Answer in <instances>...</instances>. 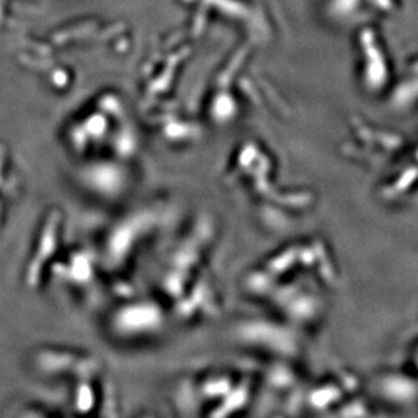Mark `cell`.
<instances>
[{
    "label": "cell",
    "instance_id": "cell-1",
    "mask_svg": "<svg viewBox=\"0 0 418 418\" xmlns=\"http://www.w3.org/2000/svg\"><path fill=\"white\" fill-rule=\"evenodd\" d=\"M167 322L161 303L135 300L117 306L109 318V332L121 341H144L160 335Z\"/></svg>",
    "mask_w": 418,
    "mask_h": 418
},
{
    "label": "cell",
    "instance_id": "cell-2",
    "mask_svg": "<svg viewBox=\"0 0 418 418\" xmlns=\"http://www.w3.org/2000/svg\"><path fill=\"white\" fill-rule=\"evenodd\" d=\"M33 367L41 376L51 379L75 378L80 379H98L101 375L99 362L90 355L67 350H39L32 357Z\"/></svg>",
    "mask_w": 418,
    "mask_h": 418
}]
</instances>
